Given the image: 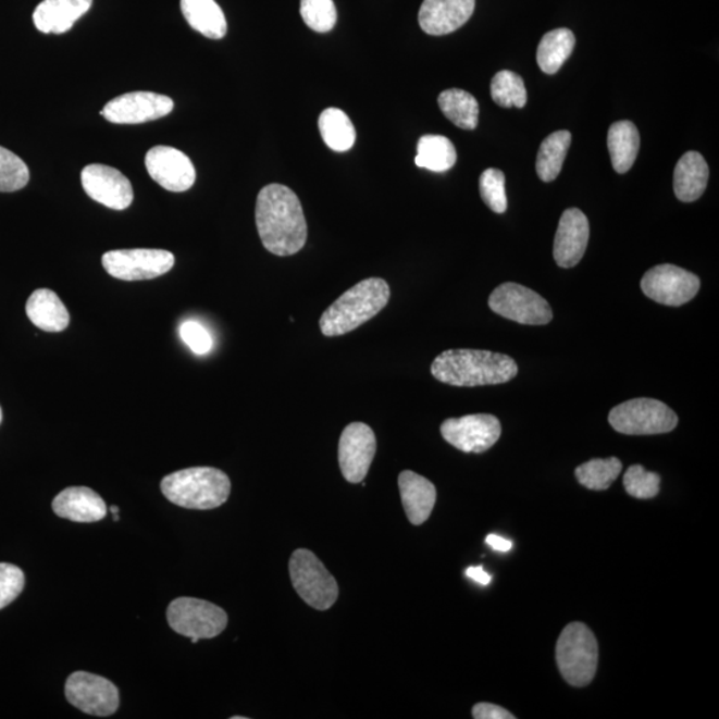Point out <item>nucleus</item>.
Here are the masks:
<instances>
[{"label": "nucleus", "mask_w": 719, "mask_h": 719, "mask_svg": "<svg viewBox=\"0 0 719 719\" xmlns=\"http://www.w3.org/2000/svg\"><path fill=\"white\" fill-rule=\"evenodd\" d=\"M257 227L266 251L293 257L306 246L307 220L299 198L282 184H269L258 195Z\"/></svg>", "instance_id": "1"}, {"label": "nucleus", "mask_w": 719, "mask_h": 719, "mask_svg": "<svg viewBox=\"0 0 719 719\" xmlns=\"http://www.w3.org/2000/svg\"><path fill=\"white\" fill-rule=\"evenodd\" d=\"M431 372L439 383L454 386L497 385L519 373L507 355L481 349H448L432 362Z\"/></svg>", "instance_id": "2"}, {"label": "nucleus", "mask_w": 719, "mask_h": 719, "mask_svg": "<svg viewBox=\"0 0 719 719\" xmlns=\"http://www.w3.org/2000/svg\"><path fill=\"white\" fill-rule=\"evenodd\" d=\"M389 299L391 288L384 278H365L325 309L320 330L326 337L347 335L382 312Z\"/></svg>", "instance_id": "3"}, {"label": "nucleus", "mask_w": 719, "mask_h": 719, "mask_svg": "<svg viewBox=\"0 0 719 719\" xmlns=\"http://www.w3.org/2000/svg\"><path fill=\"white\" fill-rule=\"evenodd\" d=\"M160 489L177 507L210 510L228 500L231 481L220 469L196 467L165 475Z\"/></svg>", "instance_id": "4"}, {"label": "nucleus", "mask_w": 719, "mask_h": 719, "mask_svg": "<svg viewBox=\"0 0 719 719\" xmlns=\"http://www.w3.org/2000/svg\"><path fill=\"white\" fill-rule=\"evenodd\" d=\"M556 659L569 685H590L598 667V644L592 630L585 623H569L557 641Z\"/></svg>", "instance_id": "5"}, {"label": "nucleus", "mask_w": 719, "mask_h": 719, "mask_svg": "<svg viewBox=\"0 0 719 719\" xmlns=\"http://www.w3.org/2000/svg\"><path fill=\"white\" fill-rule=\"evenodd\" d=\"M609 423L622 435H661L673 431L679 418L667 404L655 398H634L611 409Z\"/></svg>", "instance_id": "6"}, {"label": "nucleus", "mask_w": 719, "mask_h": 719, "mask_svg": "<svg viewBox=\"0 0 719 719\" xmlns=\"http://www.w3.org/2000/svg\"><path fill=\"white\" fill-rule=\"evenodd\" d=\"M295 591L313 609L328 610L338 597L337 582L311 550L297 549L289 560Z\"/></svg>", "instance_id": "7"}, {"label": "nucleus", "mask_w": 719, "mask_h": 719, "mask_svg": "<svg viewBox=\"0 0 719 719\" xmlns=\"http://www.w3.org/2000/svg\"><path fill=\"white\" fill-rule=\"evenodd\" d=\"M170 627L188 639H215L227 628L228 616L218 605L204 599L181 597L168 609Z\"/></svg>", "instance_id": "8"}, {"label": "nucleus", "mask_w": 719, "mask_h": 719, "mask_svg": "<svg viewBox=\"0 0 719 719\" xmlns=\"http://www.w3.org/2000/svg\"><path fill=\"white\" fill-rule=\"evenodd\" d=\"M102 263L110 276L124 282L151 281L174 269L175 257L164 249H116L103 255Z\"/></svg>", "instance_id": "9"}, {"label": "nucleus", "mask_w": 719, "mask_h": 719, "mask_svg": "<svg viewBox=\"0 0 719 719\" xmlns=\"http://www.w3.org/2000/svg\"><path fill=\"white\" fill-rule=\"evenodd\" d=\"M493 312L512 322L525 325H545L551 322L549 302L534 290L516 283H504L489 296Z\"/></svg>", "instance_id": "10"}, {"label": "nucleus", "mask_w": 719, "mask_h": 719, "mask_svg": "<svg viewBox=\"0 0 719 719\" xmlns=\"http://www.w3.org/2000/svg\"><path fill=\"white\" fill-rule=\"evenodd\" d=\"M65 698L86 715L110 717L115 715L121 697L117 687L103 677L75 671L65 682Z\"/></svg>", "instance_id": "11"}, {"label": "nucleus", "mask_w": 719, "mask_h": 719, "mask_svg": "<svg viewBox=\"0 0 719 719\" xmlns=\"http://www.w3.org/2000/svg\"><path fill=\"white\" fill-rule=\"evenodd\" d=\"M701 287L697 275L673 264H661L647 271L641 288L659 305L680 307L694 299Z\"/></svg>", "instance_id": "12"}, {"label": "nucleus", "mask_w": 719, "mask_h": 719, "mask_svg": "<svg viewBox=\"0 0 719 719\" xmlns=\"http://www.w3.org/2000/svg\"><path fill=\"white\" fill-rule=\"evenodd\" d=\"M445 442L466 454H484L501 437L500 420L493 414H469L445 420L439 427Z\"/></svg>", "instance_id": "13"}, {"label": "nucleus", "mask_w": 719, "mask_h": 719, "mask_svg": "<svg viewBox=\"0 0 719 719\" xmlns=\"http://www.w3.org/2000/svg\"><path fill=\"white\" fill-rule=\"evenodd\" d=\"M376 449V436L371 426L364 423L346 426L338 442V463L348 483H362L370 472Z\"/></svg>", "instance_id": "14"}, {"label": "nucleus", "mask_w": 719, "mask_h": 719, "mask_svg": "<svg viewBox=\"0 0 719 719\" xmlns=\"http://www.w3.org/2000/svg\"><path fill=\"white\" fill-rule=\"evenodd\" d=\"M172 110L174 102L165 95L136 91L110 100L102 110V116L115 124H140L168 116Z\"/></svg>", "instance_id": "15"}, {"label": "nucleus", "mask_w": 719, "mask_h": 719, "mask_svg": "<svg viewBox=\"0 0 719 719\" xmlns=\"http://www.w3.org/2000/svg\"><path fill=\"white\" fill-rule=\"evenodd\" d=\"M146 169L153 182L171 193L188 191L196 181L191 159L174 147L151 148L146 154Z\"/></svg>", "instance_id": "16"}, {"label": "nucleus", "mask_w": 719, "mask_h": 719, "mask_svg": "<svg viewBox=\"0 0 719 719\" xmlns=\"http://www.w3.org/2000/svg\"><path fill=\"white\" fill-rule=\"evenodd\" d=\"M82 186L90 198L111 210H126L134 201L133 184L116 169L90 164L82 171Z\"/></svg>", "instance_id": "17"}, {"label": "nucleus", "mask_w": 719, "mask_h": 719, "mask_svg": "<svg viewBox=\"0 0 719 719\" xmlns=\"http://www.w3.org/2000/svg\"><path fill=\"white\" fill-rule=\"evenodd\" d=\"M590 222L579 208H569L558 223L553 258L562 269H572L584 258L590 241Z\"/></svg>", "instance_id": "18"}, {"label": "nucleus", "mask_w": 719, "mask_h": 719, "mask_svg": "<svg viewBox=\"0 0 719 719\" xmlns=\"http://www.w3.org/2000/svg\"><path fill=\"white\" fill-rule=\"evenodd\" d=\"M475 0H424L419 13L421 29L435 37L456 32L471 20Z\"/></svg>", "instance_id": "19"}, {"label": "nucleus", "mask_w": 719, "mask_h": 719, "mask_svg": "<svg viewBox=\"0 0 719 719\" xmlns=\"http://www.w3.org/2000/svg\"><path fill=\"white\" fill-rule=\"evenodd\" d=\"M52 510L61 519L74 522H98L107 515L102 497L86 486H71L53 498Z\"/></svg>", "instance_id": "20"}, {"label": "nucleus", "mask_w": 719, "mask_h": 719, "mask_svg": "<svg viewBox=\"0 0 719 719\" xmlns=\"http://www.w3.org/2000/svg\"><path fill=\"white\" fill-rule=\"evenodd\" d=\"M402 507L413 525H421L430 519L437 500L436 486L430 480L412 471L398 475Z\"/></svg>", "instance_id": "21"}, {"label": "nucleus", "mask_w": 719, "mask_h": 719, "mask_svg": "<svg viewBox=\"0 0 719 719\" xmlns=\"http://www.w3.org/2000/svg\"><path fill=\"white\" fill-rule=\"evenodd\" d=\"M92 0H44L34 11L35 27L44 34H64L91 9Z\"/></svg>", "instance_id": "22"}, {"label": "nucleus", "mask_w": 719, "mask_h": 719, "mask_svg": "<svg viewBox=\"0 0 719 719\" xmlns=\"http://www.w3.org/2000/svg\"><path fill=\"white\" fill-rule=\"evenodd\" d=\"M709 182V165L703 154L691 151L682 154L674 170V193L683 203H692L704 195Z\"/></svg>", "instance_id": "23"}, {"label": "nucleus", "mask_w": 719, "mask_h": 719, "mask_svg": "<svg viewBox=\"0 0 719 719\" xmlns=\"http://www.w3.org/2000/svg\"><path fill=\"white\" fill-rule=\"evenodd\" d=\"M29 322L46 332H62L70 324V313L63 301L51 289L35 290L26 305Z\"/></svg>", "instance_id": "24"}, {"label": "nucleus", "mask_w": 719, "mask_h": 719, "mask_svg": "<svg viewBox=\"0 0 719 719\" xmlns=\"http://www.w3.org/2000/svg\"><path fill=\"white\" fill-rule=\"evenodd\" d=\"M184 20L195 32L210 39H222L227 34V21L215 0H181Z\"/></svg>", "instance_id": "25"}, {"label": "nucleus", "mask_w": 719, "mask_h": 719, "mask_svg": "<svg viewBox=\"0 0 719 719\" xmlns=\"http://www.w3.org/2000/svg\"><path fill=\"white\" fill-rule=\"evenodd\" d=\"M640 141L639 129L632 122L621 121L611 124L608 148L617 174H627L633 168L640 151Z\"/></svg>", "instance_id": "26"}, {"label": "nucleus", "mask_w": 719, "mask_h": 719, "mask_svg": "<svg viewBox=\"0 0 719 719\" xmlns=\"http://www.w3.org/2000/svg\"><path fill=\"white\" fill-rule=\"evenodd\" d=\"M575 37L568 28H557L545 34L537 50V63L545 74H556L572 55Z\"/></svg>", "instance_id": "27"}, {"label": "nucleus", "mask_w": 719, "mask_h": 719, "mask_svg": "<svg viewBox=\"0 0 719 719\" xmlns=\"http://www.w3.org/2000/svg\"><path fill=\"white\" fill-rule=\"evenodd\" d=\"M570 142H572V134L569 131H556L541 142L536 162L541 181L549 183L557 179L566 162Z\"/></svg>", "instance_id": "28"}, {"label": "nucleus", "mask_w": 719, "mask_h": 719, "mask_svg": "<svg viewBox=\"0 0 719 719\" xmlns=\"http://www.w3.org/2000/svg\"><path fill=\"white\" fill-rule=\"evenodd\" d=\"M438 106L443 114L449 119L455 126L473 131L479 124V103L472 94L459 88L443 91L438 97Z\"/></svg>", "instance_id": "29"}, {"label": "nucleus", "mask_w": 719, "mask_h": 719, "mask_svg": "<svg viewBox=\"0 0 719 719\" xmlns=\"http://www.w3.org/2000/svg\"><path fill=\"white\" fill-rule=\"evenodd\" d=\"M457 152L448 138L442 135H425L418 142V154L414 163L420 169L433 172H445L454 168Z\"/></svg>", "instance_id": "30"}, {"label": "nucleus", "mask_w": 719, "mask_h": 719, "mask_svg": "<svg viewBox=\"0 0 719 719\" xmlns=\"http://www.w3.org/2000/svg\"><path fill=\"white\" fill-rule=\"evenodd\" d=\"M319 129L326 146L335 152H347L356 141V129L346 112L326 109L319 117Z\"/></svg>", "instance_id": "31"}, {"label": "nucleus", "mask_w": 719, "mask_h": 719, "mask_svg": "<svg viewBox=\"0 0 719 719\" xmlns=\"http://www.w3.org/2000/svg\"><path fill=\"white\" fill-rule=\"evenodd\" d=\"M622 471V462L617 457L594 459L575 469L579 483L592 491H606L615 483Z\"/></svg>", "instance_id": "32"}, {"label": "nucleus", "mask_w": 719, "mask_h": 719, "mask_svg": "<svg viewBox=\"0 0 719 719\" xmlns=\"http://www.w3.org/2000/svg\"><path fill=\"white\" fill-rule=\"evenodd\" d=\"M493 102L504 109H524L528 100L524 80L512 71L504 70L493 77L491 83Z\"/></svg>", "instance_id": "33"}, {"label": "nucleus", "mask_w": 719, "mask_h": 719, "mask_svg": "<svg viewBox=\"0 0 719 719\" xmlns=\"http://www.w3.org/2000/svg\"><path fill=\"white\" fill-rule=\"evenodd\" d=\"M29 182L27 164L8 148L0 147V193H15Z\"/></svg>", "instance_id": "34"}, {"label": "nucleus", "mask_w": 719, "mask_h": 719, "mask_svg": "<svg viewBox=\"0 0 719 719\" xmlns=\"http://www.w3.org/2000/svg\"><path fill=\"white\" fill-rule=\"evenodd\" d=\"M300 14L306 25L317 33H328L336 26L334 0H301Z\"/></svg>", "instance_id": "35"}, {"label": "nucleus", "mask_w": 719, "mask_h": 719, "mask_svg": "<svg viewBox=\"0 0 719 719\" xmlns=\"http://www.w3.org/2000/svg\"><path fill=\"white\" fill-rule=\"evenodd\" d=\"M661 478L655 472H647L643 466H632L623 475V486L628 495L640 498V500H649L659 493Z\"/></svg>", "instance_id": "36"}, {"label": "nucleus", "mask_w": 719, "mask_h": 719, "mask_svg": "<svg viewBox=\"0 0 719 719\" xmlns=\"http://www.w3.org/2000/svg\"><path fill=\"white\" fill-rule=\"evenodd\" d=\"M480 195L484 203L493 212L504 213L508 208L507 193H505L504 172L496 169H488L480 176Z\"/></svg>", "instance_id": "37"}, {"label": "nucleus", "mask_w": 719, "mask_h": 719, "mask_svg": "<svg viewBox=\"0 0 719 719\" xmlns=\"http://www.w3.org/2000/svg\"><path fill=\"white\" fill-rule=\"evenodd\" d=\"M26 578L21 568L0 562V610L14 603L25 590Z\"/></svg>", "instance_id": "38"}, {"label": "nucleus", "mask_w": 719, "mask_h": 719, "mask_svg": "<svg viewBox=\"0 0 719 719\" xmlns=\"http://www.w3.org/2000/svg\"><path fill=\"white\" fill-rule=\"evenodd\" d=\"M181 337L187 344L189 349L196 355H206L212 348V337L203 325L198 322H184L181 325Z\"/></svg>", "instance_id": "39"}, {"label": "nucleus", "mask_w": 719, "mask_h": 719, "mask_svg": "<svg viewBox=\"0 0 719 719\" xmlns=\"http://www.w3.org/2000/svg\"><path fill=\"white\" fill-rule=\"evenodd\" d=\"M472 716L475 719H515L512 712L505 710L504 707L481 703L473 706Z\"/></svg>", "instance_id": "40"}, {"label": "nucleus", "mask_w": 719, "mask_h": 719, "mask_svg": "<svg viewBox=\"0 0 719 719\" xmlns=\"http://www.w3.org/2000/svg\"><path fill=\"white\" fill-rule=\"evenodd\" d=\"M486 544H488L493 550L503 553H507L513 548L512 541L496 536V534H489V536L486 537Z\"/></svg>", "instance_id": "41"}, {"label": "nucleus", "mask_w": 719, "mask_h": 719, "mask_svg": "<svg viewBox=\"0 0 719 719\" xmlns=\"http://www.w3.org/2000/svg\"><path fill=\"white\" fill-rule=\"evenodd\" d=\"M467 575L469 579L478 582L480 585H489L492 578L491 574L486 573L483 567H472L467 569Z\"/></svg>", "instance_id": "42"}, {"label": "nucleus", "mask_w": 719, "mask_h": 719, "mask_svg": "<svg viewBox=\"0 0 719 719\" xmlns=\"http://www.w3.org/2000/svg\"><path fill=\"white\" fill-rule=\"evenodd\" d=\"M111 512H112V515H117L119 513V508L117 507H111Z\"/></svg>", "instance_id": "43"}, {"label": "nucleus", "mask_w": 719, "mask_h": 719, "mask_svg": "<svg viewBox=\"0 0 719 719\" xmlns=\"http://www.w3.org/2000/svg\"><path fill=\"white\" fill-rule=\"evenodd\" d=\"M2 419H3V412H2V408H0V423H2Z\"/></svg>", "instance_id": "44"}]
</instances>
